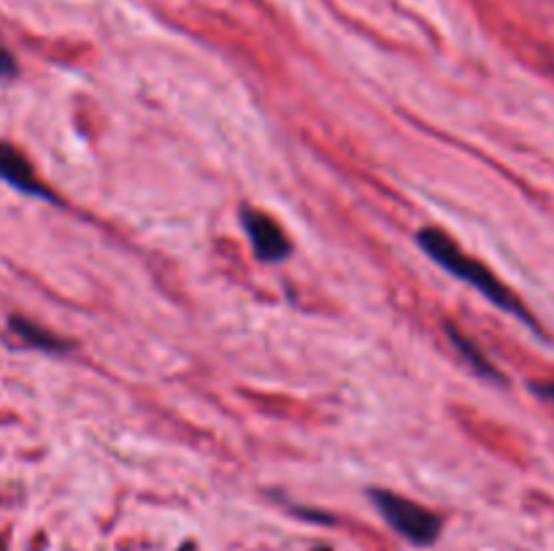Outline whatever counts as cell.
Returning <instances> with one entry per match:
<instances>
[{
	"instance_id": "6da1fadb",
	"label": "cell",
	"mask_w": 554,
	"mask_h": 551,
	"mask_svg": "<svg viewBox=\"0 0 554 551\" xmlns=\"http://www.w3.org/2000/svg\"><path fill=\"white\" fill-rule=\"evenodd\" d=\"M417 246L422 249V254H425L427 260L436 262L441 271L465 281V284L479 292L484 300H490L492 306L500 308L503 314H509V317H514L517 322H522V325H527L533 333H541V327H538V322L533 319V314H530V308H527L525 303H522L490 268H487V265L473 260L471 254H465L444 230H438V227H422L417 233Z\"/></svg>"
},
{
	"instance_id": "7a4b0ae2",
	"label": "cell",
	"mask_w": 554,
	"mask_h": 551,
	"mask_svg": "<svg viewBox=\"0 0 554 551\" xmlns=\"http://www.w3.org/2000/svg\"><path fill=\"white\" fill-rule=\"evenodd\" d=\"M368 497L392 533H398L411 546H433L444 533V519L433 508L419 506L409 497L395 495L390 489H371Z\"/></svg>"
},
{
	"instance_id": "3957f363",
	"label": "cell",
	"mask_w": 554,
	"mask_h": 551,
	"mask_svg": "<svg viewBox=\"0 0 554 551\" xmlns=\"http://www.w3.org/2000/svg\"><path fill=\"white\" fill-rule=\"evenodd\" d=\"M241 227H244L249 246L260 262H284L292 257V241L282 230V225L268 217L260 208H241Z\"/></svg>"
},
{
	"instance_id": "277c9868",
	"label": "cell",
	"mask_w": 554,
	"mask_h": 551,
	"mask_svg": "<svg viewBox=\"0 0 554 551\" xmlns=\"http://www.w3.org/2000/svg\"><path fill=\"white\" fill-rule=\"evenodd\" d=\"M0 181L9 184L11 190H17L19 195L44 200V203H52V206H63L60 195H55L49 184L38 179L33 163L9 141H0Z\"/></svg>"
},
{
	"instance_id": "5b68a950",
	"label": "cell",
	"mask_w": 554,
	"mask_h": 551,
	"mask_svg": "<svg viewBox=\"0 0 554 551\" xmlns=\"http://www.w3.org/2000/svg\"><path fill=\"white\" fill-rule=\"evenodd\" d=\"M9 330L19 344L25 346V349H33V352L55 354V357L57 354L76 352V344H73L71 338L52 333L49 327L38 325V322H33L28 317H19V314H11L9 317Z\"/></svg>"
},
{
	"instance_id": "8992f818",
	"label": "cell",
	"mask_w": 554,
	"mask_h": 551,
	"mask_svg": "<svg viewBox=\"0 0 554 551\" xmlns=\"http://www.w3.org/2000/svg\"><path fill=\"white\" fill-rule=\"evenodd\" d=\"M444 333H446V338H449V344L455 346V352L460 354V357H463L468 365H471L473 373H479V376L487 381H498V384H503V376H500L498 368L492 365L490 357H487V354H484L479 346L473 344L468 335L460 333L455 325H444Z\"/></svg>"
},
{
	"instance_id": "52a82bcc",
	"label": "cell",
	"mask_w": 554,
	"mask_h": 551,
	"mask_svg": "<svg viewBox=\"0 0 554 551\" xmlns=\"http://www.w3.org/2000/svg\"><path fill=\"white\" fill-rule=\"evenodd\" d=\"M17 73H19L17 57H14V52L6 46V41L0 38V82H11Z\"/></svg>"
},
{
	"instance_id": "ba28073f",
	"label": "cell",
	"mask_w": 554,
	"mask_h": 551,
	"mask_svg": "<svg viewBox=\"0 0 554 551\" xmlns=\"http://www.w3.org/2000/svg\"><path fill=\"white\" fill-rule=\"evenodd\" d=\"M530 389L536 392L538 398L552 400V403H554V381H538V384H533Z\"/></svg>"
},
{
	"instance_id": "9c48e42d",
	"label": "cell",
	"mask_w": 554,
	"mask_h": 551,
	"mask_svg": "<svg viewBox=\"0 0 554 551\" xmlns=\"http://www.w3.org/2000/svg\"><path fill=\"white\" fill-rule=\"evenodd\" d=\"M179 551H198V549H195V543L187 541V543H182V546H179Z\"/></svg>"
},
{
	"instance_id": "30bf717a",
	"label": "cell",
	"mask_w": 554,
	"mask_h": 551,
	"mask_svg": "<svg viewBox=\"0 0 554 551\" xmlns=\"http://www.w3.org/2000/svg\"><path fill=\"white\" fill-rule=\"evenodd\" d=\"M314 551H333V549H330V546H319V549H314Z\"/></svg>"
}]
</instances>
